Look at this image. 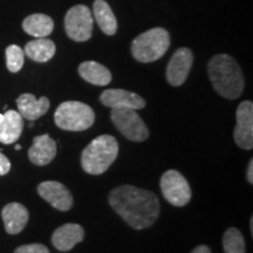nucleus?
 Masks as SVG:
<instances>
[{
	"instance_id": "nucleus-7",
	"label": "nucleus",
	"mask_w": 253,
	"mask_h": 253,
	"mask_svg": "<svg viewBox=\"0 0 253 253\" xmlns=\"http://www.w3.org/2000/svg\"><path fill=\"white\" fill-rule=\"evenodd\" d=\"M94 19L90 9L84 5H77L67 12L65 17V30L72 40L84 42L93 34Z\"/></svg>"
},
{
	"instance_id": "nucleus-20",
	"label": "nucleus",
	"mask_w": 253,
	"mask_h": 253,
	"mask_svg": "<svg viewBox=\"0 0 253 253\" xmlns=\"http://www.w3.org/2000/svg\"><path fill=\"white\" fill-rule=\"evenodd\" d=\"M94 19L107 36H114L118 31V19L110 6L104 0H95L93 5Z\"/></svg>"
},
{
	"instance_id": "nucleus-25",
	"label": "nucleus",
	"mask_w": 253,
	"mask_h": 253,
	"mask_svg": "<svg viewBox=\"0 0 253 253\" xmlns=\"http://www.w3.org/2000/svg\"><path fill=\"white\" fill-rule=\"evenodd\" d=\"M9 169H11V163H9L8 158L2 153H0V176L8 173Z\"/></svg>"
},
{
	"instance_id": "nucleus-19",
	"label": "nucleus",
	"mask_w": 253,
	"mask_h": 253,
	"mask_svg": "<svg viewBox=\"0 0 253 253\" xmlns=\"http://www.w3.org/2000/svg\"><path fill=\"white\" fill-rule=\"evenodd\" d=\"M55 43L47 38H38L26 43L24 53L36 62H47L55 54Z\"/></svg>"
},
{
	"instance_id": "nucleus-24",
	"label": "nucleus",
	"mask_w": 253,
	"mask_h": 253,
	"mask_svg": "<svg viewBox=\"0 0 253 253\" xmlns=\"http://www.w3.org/2000/svg\"><path fill=\"white\" fill-rule=\"evenodd\" d=\"M14 253H49V250L42 244H28L19 246Z\"/></svg>"
},
{
	"instance_id": "nucleus-16",
	"label": "nucleus",
	"mask_w": 253,
	"mask_h": 253,
	"mask_svg": "<svg viewBox=\"0 0 253 253\" xmlns=\"http://www.w3.org/2000/svg\"><path fill=\"white\" fill-rule=\"evenodd\" d=\"M1 217L6 232L9 235H18L26 226L30 213L23 204L9 203L2 209Z\"/></svg>"
},
{
	"instance_id": "nucleus-22",
	"label": "nucleus",
	"mask_w": 253,
	"mask_h": 253,
	"mask_svg": "<svg viewBox=\"0 0 253 253\" xmlns=\"http://www.w3.org/2000/svg\"><path fill=\"white\" fill-rule=\"evenodd\" d=\"M224 253H246L245 239L236 227H229L223 237Z\"/></svg>"
},
{
	"instance_id": "nucleus-11",
	"label": "nucleus",
	"mask_w": 253,
	"mask_h": 253,
	"mask_svg": "<svg viewBox=\"0 0 253 253\" xmlns=\"http://www.w3.org/2000/svg\"><path fill=\"white\" fill-rule=\"evenodd\" d=\"M38 192L47 203L60 211H68L73 207V196L62 183L47 181L40 183Z\"/></svg>"
},
{
	"instance_id": "nucleus-14",
	"label": "nucleus",
	"mask_w": 253,
	"mask_h": 253,
	"mask_svg": "<svg viewBox=\"0 0 253 253\" xmlns=\"http://www.w3.org/2000/svg\"><path fill=\"white\" fill-rule=\"evenodd\" d=\"M84 238V230L81 225L68 223L58 227L52 236V243L56 250L67 252L81 243Z\"/></svg>"
},
{
	"instance_id": "nucleus-29",
	"label": "nucleus",
	"mask_w": 253,
	"mask_h": 253,
	"mask_svg": "<svg viewBox=\"0 0 253 253\" xmlns=\"http://www.w3.org/2000/svg\"><path fill=\"white\" fill-rule=\"evenodd\" d=\"M20 149H21V145H19V144L15 145V150H20Z\"/></svg>"
},
{
	"instance_id": "nucleus-5",
	"label": "nucleus",
	"mask_w": 253,
	"mask_h": 253,
	"mask_svg": "<svg viewBox=\"0 0 253 253\" xmlns=\"http://www.w3.org/2000/svg\"><path fill=\"white\" fill-rule=\"evenodd\" d=\"M54 121L62 130L84 131L94 125L95 113L86 103L66 101L55 110Z\"/></svg>"
},
{
	"instance_id": "nucleus-28",
	"label": "nucleus",
	"mask_w": 253,
	"mask_h": 253,
	"mask_svg": "<svg viewBox=\"0 0 253 253\" xmlns=\"http://www.w3.org/2000/svg\"><path fill=\"white\" fill-rule=\"evenodd\" d=\"M250 226H251V233H253V219L251 218V220H250Z\"/></svg>"
},
{
	"instance_id": "nucleus-3",
	"label": "nucleus",
	"mask_w": 253,
	"mask_h": 253,
	"mask_svg": "<svg viewBox=\"0 0 253 253\" xmlns=\"http://www.w3.org/2000/svg\"><path fill=\"white\" fill-rule=\"evenodd\" d=\"M118 155L119 143L114 136H97L82 151V169L89 175H101L115 162Z\"/></svg>"
},
{
	"instance_id": "nucleus-23",
	"label": "nucleus",
	"mask_w": 253,
	"mask_h": 253,
	"mask_svg": "<svg viewBox=\"0 0 253 253\" xmlns=\"http://www.w3.org/2000/svg\"><path fill=\"white\" fill-rule=\"evenodd\" d=\"M25 61V53L21 47L11 45L6 48V66L12 73H17L23 68Z\"/></svg>"
},
{
	"instance_id": "nucleus-21",
	"label": "nucleus",
	"mask_w": 253,
	"mask_h": 253,
	"mask_svg": "<svg viewBox=\"0 0 253 253\" xmlns=\"http://www.w3.org/2000/svg\"><path fill=\"white\" fill-rule=\"evenodd\" d=\"M23 28L27 34L36 38H46L54 30L53 19L42 13L31 14L23 21Z\"/></svg>"
},
{
	"instance_id": "nucleus-8",
	"label": "nucleus",
	"mask_w": 253,
	"mask_h": 253,
	"mask_svg": "<svg viewBox=\"0 0 253 253\" xmlns=\"http://www.w3.org/2000/svg\"><path fill=\"white\" fill-rule=\"evenodd\" d=\"M160 185L164 198L173 207H184L191 199V188L185 177L177 170L164 172Z\"/></svg>"
},
{
	"instance_id": "nucleus-12",
	"label": "nucleus",
	"mask_w": 253,
	"mask_h": 253,
	"mask_svg": "<svg viewBox=\"0 0 253 253\" xmlns=\"http://www.w3.org/2000/svg\"><path fill=\"white\" fill-rule=\"evenodd\" d=\"M100 101L112 109H143L145 101L140 95L125 89H107L102 91Z\"/></svg>"
},
{
	"instance_id": "nucleus-26",
	"label": "nucleus",
	"mask_w": 253,
	"mask_h": 253,
	"mask_svg": "<svg viewBox=\"0 0 253 253\" xmlns=\"http://www.w3.org/2000/svg\"><path fill=\"white\" fill-rule=\"evenodd\" d=\"M248 181L250 184L253 183V160L250 161L249 167H248Z\"/></svg>"
},
{
	"instance_id": "nucleus-1",
	"label": "nucleus",
	"mask_w": 253,
	"mask_h": 253,
	"mask_svg": "<svg viewBox=\"0 0 253 253\" xmlns=\"http://www.w3.org/2000/svg\"><path fill=\"white\" fill-rule=\"evenodd\" d=\"M108 201L113 210L135 230L150 227L160 216V201L149 190L121 185L110 191Z\"/></svg>"
},
{
	"instance_id": "nucleus-4",
	"label": "nucleus",
	"mask_w": 253,
	"mask_h": 253,
	"mask_svg": "<svg viewBox=\"0 0 253 253\" xmlns=\"http://www.w3.org/2000/svg\"><path fill=\"white\" fill-rule=\"evenodd\" d=\"M170 46V34L162 27H155L136 37L131 43V54L143 63L154 62L166 54Z\"/></svg>"
},
{
	"instance_id": "nucleus-6",
	"label": "nucleus",
	"mask_w": 253,
	"mask_h": 253,
	"mask_svg": "<svg viewBox=\"0 0 253 253\" xmlns=\"http://www.w3.org/2000/svg\"><path fill=\"white\" fill-rule=\"evenodd\" d=\"M110 119L116 129L134 142H143L149 137V129L134 109H113Z\"/></svg>"
},
{
	"instance_id": "nucleus-27",
	"label": "nucleus",
	"mask_w": 253,
	"mask_h": 253,
	"mask_svg": "<svg viewBox=\"0 0 253 253\" xmlns=\"http://www.w3.org/2000/svg\"><path fill=\"white\" fill-rule=\"evenodd\" d=\"M191 253H211V250L207 245H199Z\"/></svg>"
},
{
	"instance_id": "nucleus-18",
	"label": "nucleus",
	"mask_w": 253,
	"mask_h": 253,
	"mask_svg": "<svg viewBox=\"0 0 253 253\" xmlns=\"http://www.w3.org/2000/svg\"><path fill=\"white\" fill-rule=\"evenodd\" d=\"M80 77L95 86H107L112 81V73L99 62L84 61L79 66Z\"/></svg>"
},
{
	"instance_id": "nucleus-15",
	"label": "nucleus",
	"mask_w": 253,
	"mask_h": 253,
	"mask_svg": "<svg viewBox=\"0 0 253 253\" xmlns=\"http://www.w3.org/2000/svg\"><path fill=\"white\" fill-rule=\"evenodd\" d=\"M17 106L19 114L28 121H36L48 112L49 100L46 96L36 99L33 94H21L17 99Z\"/></svg>"
},
{
	"instance_id": "nucleus-17",
	"label": "nucleus",
	"mask_w": 253,
	"mask_h": 253,
	"mask_svg": "<svg viewBox=\"0 0 253 253\" xmlns=\"http://www.w3.org/2000/svg\"><path fill=\"white\" fill-rule=\"evenodd\" d=\"M23 129V116L15 110H8L4 114V119L0 123V142L4 144L14 143L20 137Z\"/></svg>"
},
{
	"instance_id": "nucleus-2",
	"label": "nucleus",
	"mask_w": 253,
	"mask_h": 253,
	"mask_svg": "<svg viewBox=\"0 0 253 253\" xmlns=\"http://www.w3.org/2000/svg\"><path fill=\"white\" fill-rule=\"evenodd\" d=\"M208 73L214 90L220 96L236 100L242 95L245 87L242 68L232 56L217 54L209 61Z\"/></svg>"
},
{
	"instance_id": "nucleus-10",
	"label": "nucleus",
	"mask_w": 253,
	"mask_h": 253,
	"mask_svg": "<svg viewBox=\"0 0 253 253\" xmlns=\"http://www.w3.org/2000/svg\"><path fill=\"white\" fill-rule=\"evenodd\" d=\"M194 54L189 48L182 47L173 53L167 67V80L173 87L183 84L191 71Z\"/></svg>"
},
{
	"instance_id": "nucleus-13",
	"label": "nucleus",
	"mask_w": 253,
	"mask_h": 253,
	"mask_svg": "<svg viewBox=\"0 0 253 253\" xmlns=\"http://www.w3.org/2000/svg\"><path fill=\"white\" fill-rule=\"evenodd\" d=\"M56 150L55 141L48 134H43L33 138V144L28 150V158L36 166L43 167L54 160Z\"/></svg>"
},
{
	"instance_id": "nucleus-30",
	"label": "nucleus",
	"mask_w": 253,
	"mask_h": 253,
	"mask_svg": "<svg viewBox=\"0 0 253 253\" xmlns=\"http://www.w3.org/2000/svg\"><path fill=\"white\" fill-rule=\"evenodd\" d=\"M2 119H4V115H2V114H0V123H1Z\"/></svg>"
},
{
	"instance_id": "nucleus-9",
	"label": "nucleus",
	"mask_w": 253,
	"mask_h": 253,
	"mask_svg": "<svg viewBox=\"0 0 253 253\" xmlns=\"http://www.w3.org/2000/svg\"><path fill=\"white\" fill-rule=\"evenodd\" d=\"M237 125L235 128L236 144L245 150L253 148V103L251 101H243L237 108Z\"/></svg>"
}]
</instances>
